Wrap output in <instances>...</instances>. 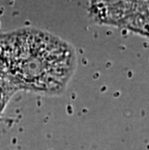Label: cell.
<instances>
[{
    "mask_svg": "<svg viewBox=\"0 0 149 150\" xmlns=\"http://www.w3.org/2000/svg\"><path fill=\"white\" fill-rule=\"evenodd\" d=\"M76 62L74 49L47 32L21 29L0 36V76L17 91L61 94Z\"/></svg>",
    "mask_w": 149,
    "mask_h": 150,
    "instance_id": "1",
    "label": "cell"
},
{
    "mask_svg": "<svg viewBox=\"0 0 149 150\" xmlns=\"http://www.w3.org/2000/svg\"><path fill=\"white\" fill-rule=\"evenodd\" d=\"M16 92L17 90L3 76H0V114L4 110L6 104L10 100L12 95Z\"/></svg>",
    "mask_w": 149,
    "mask_h": 150,
    "instance_id": "2",
    "label": "cell"
}]
</instances>
